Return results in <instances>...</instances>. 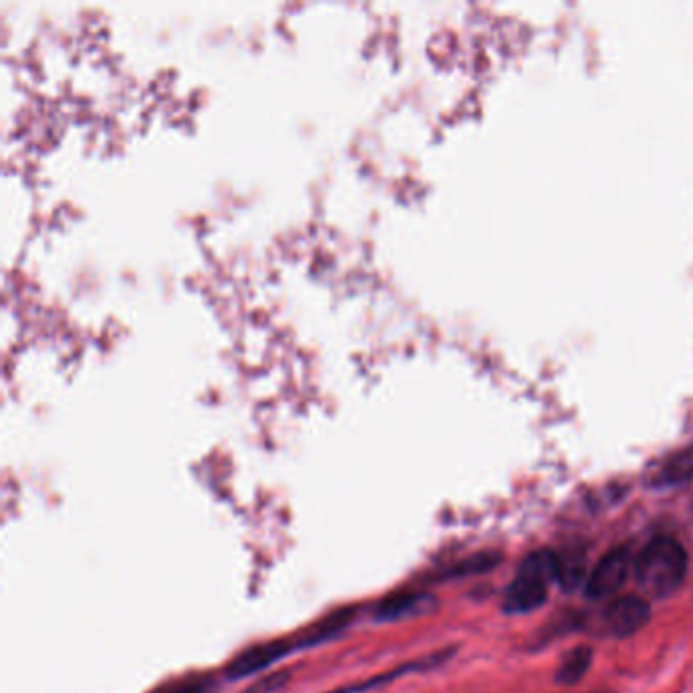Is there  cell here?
<instances>
[{
  "instance_id": "6da1fadb",
  "label": "cell",
  "mask_w": 693,
  "mask_h": 693,
  "mask_svg": "<svg viewBox=\"0 0 693 693\" xmlns=\"http://www.w3.org/2000/svg\"><path fill=\"white\" fill-rule=\"evenodd\" d=\"M687 576V553L678 539L657 537L645 545L635 562V577L651 598H668Z\"/></svg>"
},
{
  "instance_id": "7a4b0ae2",
  "label": "cell",
  "mask_w": 693,
  "mask_h": 693,
  "mask_svg": "<svg viewBox=\"0 0 693 693\" xmlns=\"http://www.w3.org/2000/svg\"><path fill=\"white\" fill-rule=\"evenodd\" d=\"M560 582V555L550 550L535 551L524 557L502 600L507 615L533 613L548 600L550 588Z\"/></svg>"
},
{
  "instance_id": "3957f363",
  "label": "cell",
  "mask_w": 693,
  "mask_h": 693,
  "mask_svg": "<svg viewBox=\"0 0 693 693\" xmlns=\"http://www.w3.org/2000/svg\"><path fill=\"white\" fill-rule=\"evenodd\" d=\"M630 562L632 560L627 548H615L604 553L586 582V596L589 600H604L615 596L627 582Z\"/></svg>"
},
{
  "instance_id": "277c9868",
  "label": "cell",
  "mask_w": 693,
  "mask_h": 693,
  "mask_svg": "<svg viewBox=\"0 0 693 693\" xmlns=\"http://www.w3.org/2000/svg\"><path fill=\"white\" fill-rule=\"evenodd\" d=\"M651 618L649 602L641 596H620L602 613V627L615 637H630L647 627Z\"/></svg>"
},
{
  "instance_id": "5b68a950",
  "label": "cell",
  "mask_w": 693,
  "mask_h": 693,
  "mask_svg": "<svg viewBox=\"0 0 693 693\" xmlns=\"http://www.w3.org/2000/svg\"><path fill=\"white\" fill-rule=\"evenodd\" d=\"M297 639L295 641H269L261 642L249 647L247 651L236 654L232 663L226 668V678L228 680L238 681L250 678L255 673H261L264 669L275 665L277 661H281L289 653L297 651Z\"/></svg>"
},
{
  "instance_id": "8992f818",
  "label": "cell",
  "mask_w": 693,
  "mask_h": 693,
  "mask_svg": "<svg viewBox=\"0 0 693 693\" xmlns=\"http://www.w3.org/2000/svg\"><path fill=\"white\" fill-rule=\"evenodd\" d=\"M433 606H435V598L425 592H394L385 596L375 606V618L379 622H394V620L430 613Z\"/></svg>"
},
{
  "instance_id": "52a82bcc",
  "label": "cell",
  "mask_w": 693,
  "mask_h": 693,
  "mask_svg": "<svg viewBox=\"0 0 693 693\" xmlns=\"http://www.w3.org/2000/svg\"><path fill=\"white\" fill-rule=\"evenodd\" d=\"M693 478V445L669 454L647 474V485L657 490L685 485Z\"/></svg>"
},
{
  "instance_id": "ba28073f",
  "label": "cell",
  "mask_w": 693,
  "mask_h": 693,
  "mask_svg": "<svg viewBox=\"0 0 693 693\" xmlns=\"http://www.w3.org/2000/svg\"><path fill=\"white\" fill-rule=\"evenodd\" d=\"M452 653H454V649H445V651H440V653L427 654V657L419 659L415 663H407V665H401V668L393 669V671L375 675V678H370V680L360 681V683H350V685H344V687H338V690L327 693L372 692V690H377V687H382V685H387V683H391V681L403 678L405 673H411V671H427V669L437 668L440 663L447 661V659L452 657Z\"/></svg>"
},
{
  "instance_id": "9c48e42d",
  "label": "cell",
  "mask_w": 693,
  "mask_h": 693,
  "mask_svg": "<svg viewBox=\"0 0 693 693\" xmlns=\"http://www.w3.org/2000/svg\"><path fill=\"white\" fill-rule=\"evenodd\" d=\"M353 618L354 610H340L336 615L327 616L326 620H322L320 625L310 628L305 635H301L297 639V647L307 649V647H314V645L338 637L342 630L353 622Z\"/></svg>"
},
{
  "instance_id": "30bf717a",
  "label": "cell",
  "mask_w": 693,
  "mask_h": 693,
  "mask_svg": "<svg viewBox=\"0 0 693 693\" xmlns=\"http://www.w3.org/2000/svg\"><path fill=\"white\" fill-rule=\"evenodd\" d=\"M594 653L589 647H576L570 653H565L555 669V681L560 685H576L588 673Z\"/></svg>"
},
{
  "instance_id": "8fae6325",
  "label": "cell",
  "mask_w": 693,
  "mask_h": 693,
  "mask_svg": "<svg viewBox=\"0 0 693 693\" xmlns=\"http://www.w3.org/2000/svg\"><path fill=\"white\" fill-rule=\"evenodd\" d=\"M500 563V555L495 551H485V553H476L466 560H459L454 563L450 570H445L444 577H464L472 574H485L488 570H492L495 565Z\"/></svg>"
},
{
  "instance_id": "7c38bea8",
  "label": "cell",
  "mask_w": 693,
  "mask_h": 693,
  "mask_svg": "<svg viewBox=\"0 0 693 693\" xmlns=\"http://www.w3.org/2000/svg\"><path fill=\"white\" fill-rule=\"evenodd\" d=\"M208 690V685H206V681L202 680H192L184 681V683H180V685H175L173 690L165 693H206Z\"/></svg>"
},
{
  "instance_id": "4fadbf2b",
  "label": "cell",
  "mask_w": 693,
  "mask_h": 693,
  "mask_svg": "<svg viewBox=\"0 0 693 693\" xmlns=\"http://www.w3.org/2000/svg\"><path fill=\"white\" fill-rule=\"evenodd\" d=\"M596 693H613V692H596Z\"/></svg>"
}]
</instances>
